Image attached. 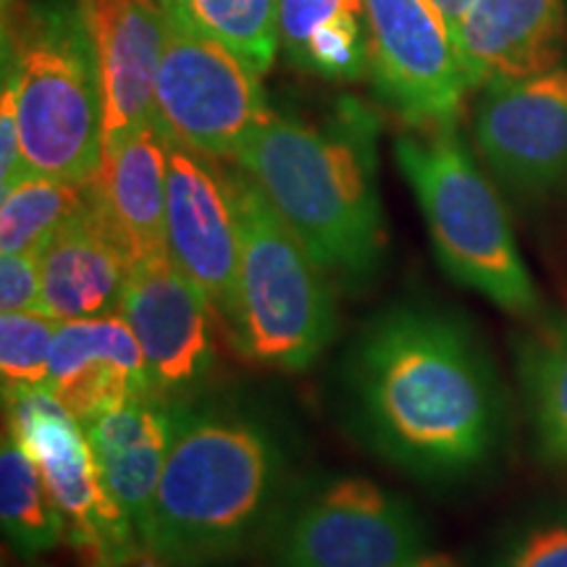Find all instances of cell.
Masks as SVG:
<instances>
[{
  "label": "cell",
  "mask_w": 567,
  "mask_h": 567,
  "mask_svg": "<svg viewBox=\"0 0 567 567\" xmlns=\"http://www.w3.org/2000/svg\"><path fill=\"white\" fill-rule=\"evenodd\" d=\"M492 567H567V505L523 517L502 536Z\"/></svg>",
  "instance_id": "cell-26"
},
{
  "label": "cell",
  "mask_w": 567,
  "mask_h": 567,
  "mask_svg": "<svg viewBox=\"0 0 567 567\" xmlns=\"http://www.w3.org/2000/svg\"><path fill=\"white\" fill-rule=\"evenodd\" d=\"M344 392L363 442L417 478L465 476L499 444L492 365L471 329L431 305H394L363 326Z\"/></svg>",
  "instance_id": "cell-1"
},
{
  "label": "cell",
  "mask_w": 567,
  "mask_h": 567,
  "mask_svg": "<svg viewBox=\"0 0 567 567\" xmlns=\"http://www.w3.org/2000/svg\"><path fill=\"white\" fill-rule=\"evenodd\" d=\"M365 6L368 74L381 101L417 130L455 124L473 87L434 0H365Z\"/></svg>",
  "instance_id": "cell-10"
},
{
  "label": "cell",
  "mask_w": 567,
  "mask_h": 567,
  "mask_svg": "<svg viewBox=\"0 0 567 567\" xmlns=\"http://www.w3.org/2000/svg\"><path fill=\"white\" fill-rule=\"evenodd\" d=\"M0 520L13 555L34 563L63 544V523L34 460L9 431L0 450Z\"/></svg>",
  "instance_id": "cell-21"
},
{
  "label": "cell",
  "mask_w": 567,
  "mask_h": 567,
  "mask_svg": "<svg viewBox=\"0 0 567 567\" xmlns=\"http://www.w3.org/2000/svg\"><path fill=\"white\" fill-rule=\"evenodd\" d=\"M182 405L151 389L82 423L105 486L130 517L140 544L145 542Z\"/></svg>",
  "instance_id": "cell-16"
},
{
  "label": "cell",
  "mask_w": 567,
  "mask_h": 567,
  "mask_svg": "<svg viewBox=\"0 0 567 567\" xmlns=\"http://www.w3.org/2000/svg\"><path fill=\"white\" fill-rule=\"evenodd\" d=\"M9 434L34 460L63 523V542L82 567L142 563V544L130 517L105 486L82 423L51 389L6 402Z\"/></svg>",
  "instance_id": "cell-9"
},
{
  "label": "cell",
  "mask_w": 567,
  "mask_h": 567,
  "mask_svg": "<svg viewBox=\"0 0 567 567\" xmlns=\"http://www.w3.org/2000/svg\"><path fill=\"white\" fill-rule=\"evenodd\" d=\"M161 3L166 9V45L155 87L161 130L213 161H237L274 113L260 87L264 74L172 3Z\"/></svg>",
  "instance_id": "cell-8"
},
{
  "label": "cell",
  "mask_w": 567,
  "mask_h": 567,
  "mask_svg": "<svg viewBox=\"0 0 567 567\" xmlns=\"http://www.w3.org/2000/svg\"><path fill=\"white\" fill-rule=\"evenodd\" d=\"M42 279L38 255L0 252V310L27 313L40 310Z\"/></svg>",
  "instance_id": "cell-27"
},
{
  "label": "cell",
  "mask_w": 567,
  "mask_h": 567,
  "mask_svg": "<svg viewBox=\"0 0 567 567\" xmlns=\"http://www.w3.org/2000/svg\"><path fill=\"white\" fill-rule=\"evenodd\" d=\"M523 389L538 452L567 465V318L528 347Z\"/></svg>",
  "instance_id": "cell-23"
},
{
  "label": "cell",
  "mask_w": 567,
  "mask_h": 567,
  "mask_svg": "<svg viewBox=\"0 0 567 567\" xmlns=\"http://www.w3.org/2000/svg\"><path fill=\"white\" fill-rule=\"evenodd\" d=\"M279 51L305 74L363 80L371 71L365 0H279Z\"/></svg>",
  "instance_id": "cell-20"
},
{
  "label": "cell",
  "mask_w": 567,
  "mask_h": 567,
  "mask_svg": "<svg viewBox=\"0 0 567 567\" xmlns=\"http://www.w3.org/2000/svg\"><path fill=\"white\" fill-rule=\"evenodd\" d=\"M184 17L266 74L279 53V0H166Z\"/></svg>",
  "instance_id": "cell-24"
},
{
  "label": "cell",
  "mask_w": 567,
  "mask_h": 567,
  "mask_svg": "<svg viewBox=\"0 0 567 567\" xmlns=\"http://www.w3.org/2000/svg\"><path fill=\"white\" fill-rule=\"evenodd\" d=\"M30 163L21 142L17 101L9 82H3V97H0V193L11 189L13 184L30 176Z\"/></svg>",
  "instance_id": "cell-28"
},
{
  "label": "cell",
  "mask_w": 567,
  "mask_h": 567,
  "mask_svg": "<svg viewBox=\"0 0 567 567\" xmlns=\"http://www.w3.org/2000/svg\"><path fill=\"white\" fill-rule=\"evenodd\" d=\"M118 313L142 347L153 392L193 402L216 365L213 321L218 316L172 255L132 264Z\"/></svg>",
  "instance_id": "cell-12"
},
{
  "label": "cell",
  "mask_w": 567,
  "mask_h": 567,
  "mask_svg": "<svg viewBox=\"0 0 567 567\" xmlns=\"http://www.w3.org/2000/svg\"><path fill=\"white\" fill-rule=\"evenodd\" d=\"M287 460L264 417L234 405L184 402L142 563L210 567L250 547L284 505Z\"/></svg>",
  "instance_id": "cell-2"
},
{
  "label": "cell",
  "mask_w": 567,
  "mask_h": 567,
  "mask_svg": "<svg viewBox=\"0 0 567 567\" xmlns=\"http://www.w3.org/2000/svg\"><path fill=\"white\" fill-rule=\"evenodd\" d=\"M40 567H51V565H40Z\"/></svg>",
  "instance_id": "cell-31"
},
{
  "label": "cell",
  "mask_w": 567,
  "mask_h": 567,
  "mask_svg": "<svg viewBox=\"0 0 567 567\" xmlns=\"http://www.w3.org/2000/svg\"><path fill=\"white\" fill-rule=\"evenodd\" d=\"M42 313L59 321L116 316L132 255L90 182V197L40 247Z\"/></svg>",
  "instance_id": "cell-15"
},
{
  "label": "cell",
  "mask_w": 567,
  "mask_h": 567,
  "mask_svg": "<svg viewBox=\"0 0 567 567\" xmlns=\"http://www.w3.org/2000/svg\"><path fill=\"white\" fill-rule=\"evenodd\" d=\"M413 567H455V563L444 555H425L421 563H415Z\"/></svg>",
  "instance_id": "cell-30"
},
{
  "label": "cell",
  "mask_w": 567,
  "mask_h": 567,
  "mask_svg": "<svg viewBox=\"0 0 567 567\" xmlns=\"http://www.w3.org/2000/svg\"><path fill=\"white\" fill-rule=\"evenodd\" d=\"M11 84L32 174L90 184L105 155L101 63L84 0H3Z\"/></svg>",
  "instance_id": "cell-4"
},
{
  "label": "cell",
  "mask_w": 567,
  "mask_h": 567,
  "mask_svg": "<svg viewBox=\"0 0 567 567\" xmlns=\"http://www.w3.org/2000/svg\"><path fill=\"white\" fill-rule=\"evenodd\" d=\"M473 137L494 179L520 197L567 187V66L481 87Z\"/></svg>",
  "instance_id": "cell-11"
},
{
  "label": "cell",
  "mask_w": 567,
  "mask_h": 567,
  "mask_svg": "<svg viewBox=\"0 0 567 567\" xmlns=\"http://www.w3.org/2000/svg\"><path fill=\"white\" fill-rule=\"evenodd\" d=\"M394 155L421 205L439 266L505 313L534 318L542 297L517 247L509 213L455 124L405 134L396 140Z\"/></svg>",
  "instance_id": "cell-5"
},
{
  "label": "cell",
  "mask_w": 567,
  "mask_h": 567,
  "mask_svg": "<svg viewBox=\"0 0 567 567\" xmlns=\"http://www.w3.org/2000/svg\"><path fill=\"white\" fill-rule=\"evenodd\" d=\"M226 182L239 229L231 342L266 368L305 371L337 331L326 271L245 168H226Z\"/></svg>",
  "instance_id": "cell-6"
},
{
  "label": "cell",
  "mask_w": 567,
  "mask_h": 567,
  "mask_svg": "<svg viewBox=\"0 0 567 567\" xmlns=\"http://www.w3.org/2000/svg\"><path fill=\"white\" fill-rule=\"evenodd\" d=\"M326 274L363 284L386 243L375 179V124L352 97L323 126L271 113L237 155Z\"/></svg>",
  "instance_id": "cell-3"
},
{
  "label": "cell",
  "mask_w": 567,
  "mask_h": 567,
  "mask_svg": "<svg viewBox=\"0 0 567 567\" xmlns=\"http://www.w3.org/2000/svg\"><path fill=\"white\" fill-rule=\"evenodd\" d=\"M434 6L444 17L446 27H450L452 34H455L457 27L463 24V19L467 17V11L476 6V0H434Z\"/></svg>",
  "instance_id": "cell-29"
},
{
  "label": "cell",
  "mask_w": 567,
  "mask_h": 567,
  "mask_svg": "<svg viewBox=\"0 0 567 567\" xmlns=\"http://www.w3.org/2000/svg\"><path fill=\"white\" fill-rule=\"evenodd\" d=\"M0 195V252L38 255L48 237L87 203L90 184L30 174Z\"/></svg>",
  "instance_id": "cell-22"
},
{
  "label": "cell",
  "mask_w": 567,
  "mask_h": 567,
  "mask_svg": "<svg viewBox=\"0 0 567 567\" xmlns=\"http://www.w3.org/2000/svg\"><path fill=\"white\" fill-rule=\"evenodd\" d=\"M166 247L229 331L239 279V229L229 182L216 161L174 140H168Z\"/></svg>",
  "instance_id": "cell-13"
},
{
  "label": "cell",
  "mask_w": 567,
  "mask_h": 567,
  "mask_svg": "<svg viewBox=\"0 0 567 567\" xmlns=\"http://www.w3.org/2000/svg\"><path fill=\"white\" fill-rule=\"evenodd\" d=\"M268 551L274 567H413L429 538L402 496L368 478H331L284 499Z\"/></svg>",
  "instance_id": "cell-7"
},
{
  "label": "cell",
  "mask_w": 567,
  "mask_h": 567,
  "mask_svg": "<svg viewBox=\"0 0 567 567\" xmlns=\"http://www.w3.org/2000/svg\"><path fill=\"white\" fill-rule=\"evenodd\" d=\"M168 137L161 124L105 145L103 166L92 179L97 200L124 239L132 264L166 247Z\"/></svg>",
  "instance_id": "cell-19"
},
{
  "label": "cell",
  "mask_w": 567,
  "mask_h": 567,
  "mask_svg": "<svg viewBox=\"0 0 567 567\" xmlns=\"http://www.w3.org/2000/svg\"><path fill=\"white\" fill-rule=\"evenodd\" d=\"M59 318L27 310V313H3L0 318V381L3 402L21 394L48 389L51 381L53 339L59 334Z\"/></svg>",
  "instance_id": "cell-25"
},
{
  "label": "cell",
  "mask_w": 567,
  "mask_h": 567,
  "mask_svg": "<svg viewBox=\"0 0 567 567\" xmlns=\"http://www.w3.org/2000/svg\"><path fill=\"white\" fill-rule=\"evenodd\" d=\"M48 389L80 423L151 392L145 354L122 313L61 321Z\"/></svg>",
  "instance_id": "cell-18"
},
{
  "label": "cell",
  "mask_w": 567,
  "mask_h": 567,
  "mask_svg": "<svg viewBox=\"0 0 567 567\" xmlns=\"http://www.w3.org/2000/svg\"><path fill=\"white\" fill-rule=\"evenodd\" d=\"M455 40L473 90L547 74L565 63V0H476Z\"/></svg>",
  "instance_id": "cell-17"
},
{
  "label": "cell",
  "mask_w": 567,
  "mask_h": 567,
  "mask_svg": "<svg viewBox=\"0 0 567 567\" xmlns=\"http://www.w3.org/2000/svg\"><path fill=\"white\" fill-rule=\"evenodd\" d=\"M101 63L105 145L158 124V69L166 45L161 0H84Z\"/></svg>",
  "instance_id": "cell-14"
}]
</instances>
